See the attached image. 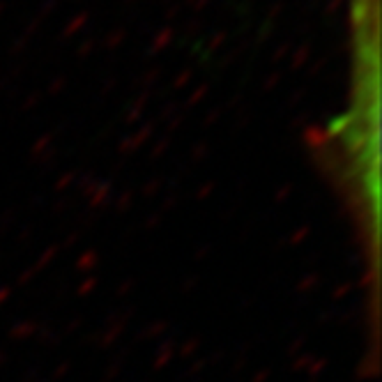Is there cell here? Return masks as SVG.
<instances>
[{"label": "cell", "mask_w": 382, "mask_h": 382, "mask_svg": "<svg viewBox=\"0 0 382 382\" xmlns=\"http://www.w3.org/2000/svg\"><path fill=\"white\" fill-rule=\"evenodd\" d=\"M380 3L353 0L355 81L353 107L329 129L325 154L348 193L353 212L369 238L378 233V134H380Z\"/></svg>", "instance_id": "6da1fadb"}]
</instances>
